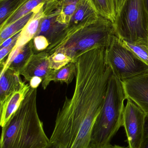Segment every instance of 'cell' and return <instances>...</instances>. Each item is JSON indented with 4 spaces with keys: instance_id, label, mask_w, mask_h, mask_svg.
I'll list each match as a JSON object with an SVG mask.
<instances>
[{
    "instance_id": "8992f818",
    "label": "cell",
    "mask_w": 148,
    "mask_h": 148,
    "mask_svg": "<svg viewBox=\"0 0 148 148\" xmlns=\"http://www.w3.org/2000/svg\"><path fill=\"white\" fill-rule=\"evenodd\" d=\"M105 59L113 73L121 80L148 72V66L122 44L114 36L105 49Z\"/></svg>"
},
{
    "instance_id": "9a60e30c",
    "label": "cell",
    "mask_w": 148,
    "mask_h": 148,
    "mask_svg": "<svg viewBox=\"0 0 148 148\" xmlns=\"http://www.w3.org/2000/svg\"><path fill=\"white\" fill-rule=\"evenodd\" d=\"M80 0H53L50 1L44 6L45 14L54 10L59 11L57 21L67 25L74 13Z\"/></svg>"
},
{
    "instance_id": "f1b7e54d",
    "label": "cell",
    "mask_w": 148,
    "mask_h": 148,
    "mask_svg": "<svg viewBox=\"0 0 148 148\" xmlns=\"http://www.w3.org/2000/svg\"><path fill=\"white\" fill-rule=\"evenodd\" d=\"M116 5V12H118L120 9L125 0H115Z\"/></svg>"
},
{
    "instance_id": "e575fe53",
    "label": "cell",
    "mask_w": 148,
    "mask_h": 148,
    "mask_svg": "<svg viewBox=\"0 0 148 148\" xmlns=\"http://www.w3.org/2000/svg\"><path fill=\"white\" fill-rule=\"evenodd\" d=\"M0 1H1V0H0Z\"/></svg>"
},
{
    "instance_id": "3957f363",
    "label": "cell",
    "mask_w": 148,
    "mask_h": 148,
    "mask_svg": "<svg viewBox=\"0 0 148 148\" xmlns=\"http://www.w3.org/2000/svg\"><path fill=\"white\" fill-rule=\"evenodd\" d=\"M114 36L113 23L100 16L96 21L90 24L66 31L45 51L49 55L55 52L63 53L74 61L80 55L90 49L107 48Z\"/></svg>"
},
{
    "instance_id": "1f68e13d",
    "label": "cell",
    "mask_w": 148,
    "mask_h": 148,
    "mask_svg": "<svg viewBox=\"0 0 148 148\" xmlns=\"http://www.w3.org/2000/svg\"><path fill=\"white\" fill-rule=\"evenodd\" d=\"M109 148H127L124 147H121V146H118V145H114V146H112L111 147Z\"/></svg>"
},
{
    "instance_id": "603a6c76",
    "label": "cell",
    "mask_w": 148,
    "mask_h": 148,
    "mask_svg": "<svg viewBox=\"0 0 148 148\" xmlns=\"http://www.w3.org/2000/svg\"><path fill=\"white\" fill-rule=\"evenodd\" d=\"M73 60L70 57L62 53L55 52L49 56L50 68L58 70Z\"/></svg>"
},
{
    "instance_id": "5b68a950",
    "label": "cell",
    "mask_w": 148,
    "mask_h": 148,
    "mask_svg": "<svg viewBox=\"0 0 148 148\" xmlns=\"http://www.w3.org/2000/svg\"><path fill=\"white\" fill-rule=\"evenodd\" d=\"M113 24L121 40L148 44V13L143 0H125Z\"/></svg>"
},
{
    "instance_id": "d6986e66",
    "label": "cell",
    "mask_w": 148,
    "mask_h": 148,
    "mask_svg": "<svg viewBox=\"0 0 148 148\" xmlns=\"http://www.w3.org/2000/svg\"><path fill=\"white\" fill-rule=\"evenodd\" d=\"M89 1L100 16L114 23L117 14L115 0Z\"/></svg>"
},
{
    "instance_id": "484cf974",
    "label": "cell",
    "mask_w": 148,
    "mask_h": 148,
    "mask_svg": "<svg viewBox=\"0 0 148 148\" xmlns=\"http://www.w3.org/2000/svg\"><path fill=\"white\" fill-rule=\"evenodd\" d=\"M139 148H148V115L146 117L143 140Z\"/></svg>"
},
{
    "instance_id": "44dd1931",
    "label": "cell",
    "mask_w": 148,
    "mask_h": 148,
    "mask_svg": "<svg viewBox=\"0 0 148 148\" xmlns=\"http://www.w3.org/2000/svg\"><path fill=\"white\" fill-rule=\"evenodd\" d=\"M28 0H1L0 26L2 25Z\"/></svg>"
},
{
    "instance_id": "d4e9b609",
    "label": "cell",
    "mask_w": 148,
    "mask_h": 148,
    "mask_svg": "<svg viewBox=\"0 0 148 148\" xmlns=\"http://www.w3.org/2000/svg\"><path fill=\"white\" fill-rule=\"evenodd\" d=\"M17 41H14L13 43H11L10 45L6 47L3 48L1 49L0 50V61H1V64L3 62V59H4L6 56L9 53H10L11 50L13 49V48L15 45Z\"/></svg>"
},
{
    "instance_id": "e0dca14e",
    "label": "cell",
    "mask_w": 148,
    "mask_h": 148,
    "mask_svg": "<svg viewBox=\"0 0 148 148\" xmlns=\"http://www.w3.org/2000/svg\"><path fill=\"white\" fill-rule=\"evenodd\" d=\"M76 73V66L74 61L58 70H52L47 78L42 82L43 88L46 89L51 81L69 84L75 78Z\"/></svg>"
},
{
    "instance_id": "7a4b0ae2",
    "label": "cell",
    "mask_w": 148,
    "mask_h": 148,
    "mask_svg": "<svg viewBox=\"0 0 148 148\" xmlns=\"http://www.w3.org/2000/svg\"><path fill=\"white\" fill-rule=\"evenodd\" d=\"M37 88H30L20 107L2 127L0 148H46L50 144L36 104Z\"/></svg>"
},
{
    "instance_id": "9c48e42d",
    "label": "cell",
    "mask_w": 148,
    "mask_h": 148,
    "mask_svg": "<svg viewBox=\"0 0 148 148\" xmlns=\"http://www.w3.org/2000/svg\"><path fill=\"white\" fill-rule=\"evenodd\" d=\"M49 56L44 50L31 56L20 74L24 77L25 81L30 82L34 77H41L42 81L47 78L53 70L50 68Z\"/></svg>"
},
{
    "instance_id": "f546056e",
    "label": "cell",
    "mask_w": 148,
    "mask_h": 148,
    "mask_svg": "<svg viewBox=\"0 0 148 148\" xmlns=\"http://www.w3.org/2000/svg\"><path fill=\"white\" fill-rule=\"evenodd\" d=\"M46 148H60L59 146L54 143H51Z\"/></svg>"
},
{
    "instance_id": "277c9868",
    "label": "cell",
    "mask_w": 148,
    "mask_h": 148,
    "mask_svg": "<svg viewBox=\"0 0 148 148\" xmlns=\"http://www.w3.org/2000/svg\"><path fill=\"white\" fill-rule=\"evenodd\" d=\"M126 95L122 80L113 73L109 81L103 105L93 127L90 148H109L123 127Z\"/></svg>"
},
{
    "instance_id": "6da1fadb",
    "label": "cell",
    "mask_w": 148,
    "mask_h": 148,
    "mask_svg": "<svg viewBox=\"0 0 148 148\" xmlns=\"http://www.w3.org/2000/svg\"><path fill=\"white\" fill-rule=\"evenodd\" d=\"M73 95L66 97L59 109L50 140L60 148L89 147L93 127L104 102L111 68L105 49L96 48L80 55Z\"/></svg>"
},
{
    "instance_id": "cb8c5ba5",
    "label": "cell",
    "mask_w": 148,
    "mask_h": 148,
    "mask_svg": "<svg viewBox=\"0 0 148 148\" xmlns=\"http://www.w3.org/2000/svg\"><path fill=\"white\" fill-rule=\"evenodd\" d=\"M33 40L34 50L38 52L44 51L50 45L47 39L43 36H35Z\"/></svg>"
},
{
    "instance_id": "836d02e7",
    "label": "cell",
    "mask_w": 148,
    "mask_h": 148,
    "mask_svg": "<svg viewBox=\"0 0 148 148\" xmlns=\"http://www.w3.org/2000/svg\"><path fill=\"white\" fill-rule=\"evenodd\" d=\"M50 1H53V0H50Z\"/></svg>"
},
{
    "instance_id": "30bf717a",
    "label": "cell",
    "mask_w": 148,
    "mask_h": 148,
    "mask_svg": "<svg viewBox=\"0 0 148 148\" xmlns=\"http://www.w3.org/2000/svg\"><path fill=\"white\" fill-rule=\"evenodd\" d=\"M34 53V49L33 40L22 47L12 49L6 61L1 64V74L5 72L8 69L21 74Z\"/></svg>"
},
{
    "instance_id": "83f0119b",
    "label": "cell",
    "mask_w": 148,
    "mask_h": 148,
    "mask_svg": "<svg viewBox=\"0 0 148 148\" xmlns=\"http://www.w3.org/2000/svg\"><path fill=\"white\" fill-rule=\"evenodd\" d=\"M42 78L38 77H34L30 81V88H37L40 84L42 82Z\"/></svg>"
},
{
    "instance_id": "4fadbf2b",
    "label": "cell",
    "mask_w": 148,
    "mask_h": 148,
    "mask_svg": "<svg viewBox=\"0 0 148 148\" xmlns=\"http://www.w3.org/2000/svg\"><path fill=\"white\" fill-rule=\"evenodd\" d=\"M30 88V85L23 82L19 88L1 103L0 124L2 127L18 109Z\"/></svg>"
},
{
    "instance_id": "ac0fdd59",
    "label": "cell",
    "mask_w": 148,
    "mask_h": 148,
    "mask_svg": "<svg viewBox=\"0 0 148 148\" xmlns=\"http://www.w3.org/2000/svg\"><path fill=\"white\" fill-rule=\"evenodd\" d=\"M50 0H28L19 9L0 26V30L33 11L41 4H46Z\"/></svg>"
},
{
    "instance_id": "5bb4252c",
    "label": "cell",
    "mask_w": 148,
    "mask_h": 148,
    "mask_svg": "<svg viewBox=\"0 0 148 148\" xmlns=\"http://www.w3.org/2000/svg\"><path fill=\"white\" fill-rule=\"evenodd\" d=\"M45 4H41L35 9L34 14L22 29L15 45L12 49L27 44L35 36L42 19L45 15L44 11Z\"/></svg>"
},
{
    "instance_id": "2e32d148",
    "label": "cell",
    "mask_w": 148,
    "mask_h": 148,
    "mask_svg": "<svg viewBox=\"0 0 148 148\" xmlns=\"http://www.w3.org/2000/svg\"><path fill=\"white\" fill-rule=\"evenodd\" d=\"M20 74L8 69L1 74L0 80V103H2L7 97L19 88L23 83Z\"/></svg>"
},
{
    "instance_id": "4dcf8cb0",
    "label": "cell",
    "mask_w": 148,
    "mask_h": 148,
    "mask_svg": "<svg viewBox=\"0 0 148 148\" xmlns=\"http://www.w3.org/2000/svg\"><path fill=\"white\" fill-rule=\"evenodd\" d=\"M143 1H144V4H145L146 9L148 13V0H143Z\"/></svg>"
},
{
    "instance_id": "ffe728a7",
    "label": "cell",
    "mask_w": 148,
    "mask_h": 148,
    "mask_svg": "<svg viewBox=\"0 0 148 148\" xmlns=\"http://www.w3.org/2000/svg\"><path fill=\"white\" fill-rule=\"evenodd\" d=\"M35 10V9H34ZM34 10L23 17L0 30V44L6 39L21 31L34 13Z\"/></svg>"
},
{
    "instance_id": "d6a6232c",
    "label": "cell",
    "mask_w": 148,
    "mask_h": 148,
    "mask_svg": "<svg viewBox=\"0 0 148 148\" xmlns=\"http://www.w3.org/2000/svg\"><path fill=\"white\" fill-rule=\"evenodd\" d=\"M87 148H90V147H89Z\"/></svg>"
},
{
    "instance_id": "ba28073f",
    "label": "cell",
    "mask_w": 148,
    "mask_h": 148,
    "mask_svg": "<svg viewBox=\"0 0 148 148\" xmlns=\"http://www.w3.org/2000/svg\"><path fill=\"white\" fill-rule=\"evenodd\" d=\"M122 81L127 99L132 100L148 115V72Z\"/></svg>"
},
{
    "instance_id": "8fae6325",
    "label": "cell",
    "mask_w": 148,
    "mask_h": 148,
    "mask_svg": "<svg viewBox=\"0 0 148 148\" xmlns=\"http://www.w3.org/2000/svg\"><path fill=\"white\" fill-rule=\"evenodd\" d=\"M42 19L40 27L36 36H45L50 44L60 39L66 33L67 25L57 21L59 11L57 10L45 14Z\"/></svg>"
},
{
    "instance_id": "7c38bea8",
    "label": "cell",
    "mask_w": 148,
    "mask_h": 148,
    "mask_svg": "<svg viewBox=\"0 0 148 148\" xmlns=\"http://www.w3.org/2000/svg\"><path fill=\"white\" fill-rule=\"evenodd\" d=\"M89 0H80L77 8L67 26L70 31L90 24L100 16Z\"/></svg>"
},
{
    "instance_id": "52a82bcc",
    "label": "cell",
    "mask_w": 148,
    "mask_h": 148,
    "mask_svg": "<svg viewBox=\"0 0 148 148\" xmlns=\"http://www.w3.org/2000/svg\"><path fill=\"white\" fill-rule=\"evenodd\" d=\"M147 114L134 101L127 99L123 118L129 148H139L143 140Z\"/></svg>"
},
{
    "instance_id": "7402d4cb",
    "label": "cell",
    "mask_w": 148,
    "mask_h": 148,
    "mask_svg": "<svg viewBox=\"0 0 148 148\" xmlns=\"http://www.w3.org/2000/svg\"><path fill=\"white\" fill-rule=\"evenodd\" d=\"M122 44L148 66V44L132 43L121 40Z\"/></svg>"
},
{
    "instance_id": "4316f807",
    "label": "cell",
    "mask_w": 148,
    "mask_h": 148,
    "mask_svg": "<svg viewBox=\"0 0 148 148\" xmlns=\"http://www.w3.org/2000/svg\"><path fill=\"white\" fill-rule=\"evenodd\" d=\"M21 31L18 32L17 34H15L14 35L10 36L9 38L8 39H6L5 40H4L1 44L0 45V48L2 49L3 48L6 47H8V46L10 45L11 43H13L14 41L17 40L19 36L20 35Z\"/></svg>"
}]
</instances>
